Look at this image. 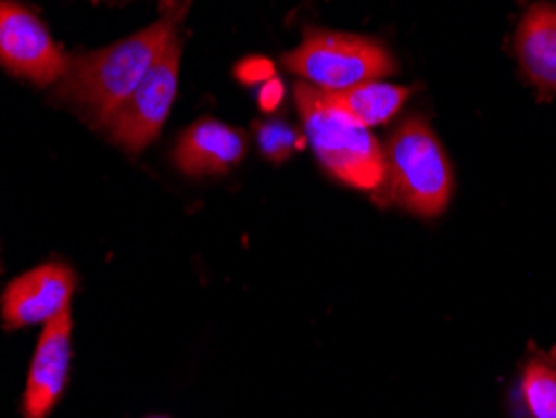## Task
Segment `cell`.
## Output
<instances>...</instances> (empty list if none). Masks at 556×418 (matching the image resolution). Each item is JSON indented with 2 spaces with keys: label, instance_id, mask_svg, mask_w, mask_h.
<instances>
[{
  "label": "cell",
  "instance_id": "1",
  "mask_svg": "<svg viewBox=\"0 0 556 418\" xmlns=\"http://www.w3.org/2000/svg\"><path fill=\"white\" fill-rule=\"evenodd\" d=\"M184 8H166V15L159 23L109 48L73 55L68 73L59 80L55 98L101 128L178 36V18L184 15Z\"/></svg>",
  "mask_w": 556,
  "mask_h": 418
},
{
  "label": "cell",
  "instance_id": "2",
  "mask_svg": "<svg viewBox=\"0 0 556 418\" xmlns=\"http://www.w3.org/2000/svg\"><path fill=\"white\" fill-rule=\"evenodd\" d=\"M304 136L326 174L354 191L374 193L381 201L387 188V155L371 128L346 116L321 88L299 84L293 88Z\"/></svg>",
  "mask_w": 556,
  "mask_h": 418
},
{
  "label": "cell",
  "instance_id": "3",
  "mask_svg": "<svg viewBox=\"0 0 556 418\" xmlns=\"http://www.w3.org/2000/svg\"><path fill=\"white\" fill-rule=\"evenodd\" d=\"M387 188L381 203H396L419 218H439L454 199L456 178L444 145L421 116L404 118L383 145Z\"/></svg>",
  "mask_w": 556,
  "mask_h": 418
},
{
  "label": "cell",
  "instance_id": "4",
  "mask_svg": "<svg viewBox=\"0 0 556 418\" xmlns=\"http://www.w3.org/2000/svg\"><path fill=\"white\" fill-rule=\"evenodd\" d=\"M283 65L321 90H346L396 71L394 55L379 40L333 30H308L301 46L283 55Z\"/></svg>",
  "mask_w": 556,
  "mask_h": 418
},
{
  "label": "cell",
  "instance_id": "5",
  "mask_svg": "<svg viewBox=\"0 0 556 418\" xmlns=\"http://www.w3.org/2000/svg\"><path fill=\"white\" fill-rule=\"evenodd\" d=\"M178 73H181V38L176 36L134 93L101 126L113 143L128 153H141L146 145H151L174 105Z\"/></svg>",
  "mask_w": 556,
  "mask_h": 418
},
{
  "label": "cell",
  "instance_id": "6",
  "mask_svg": "<svg viewBox=\"0 0 556 418\" xmlns=\"http://www.w3.org/2000/svg\"><path fill=\"white\" fill-rule=\"evenodd\" d=\"M73 55L55 43L46 23L18 0H0V65L15 78L53 86L68 73Z\"/></svg>",
  "mask_w": 556,
  "mask_h": 418
},
{
  "label": "cell",
  "instance_id": "7",
  "mask_svg": "<svg viewBox=\"0 0 556 418\" xmlns=\"http://www.w3.org/2000/svg\"><path fill=\"white\" fill-rule=\"evenodd\" d=\"M78 289L76 270L63 261H48L13 278L0 296V318L5 331L48 324L68 311Z\"/></svg>",
  "mask_w": 556,
  "mask_h": 418
},
{
  "label": "cell",
  "instance_id": "8",
  "mask_svg": "<svg viewBox=\"0 0 556 418\" xmlns=\"http://www.w3.org/2000/svg\"><path fill=\"white\" fill-rule=\"evenodd\" d=\"M71 311H63L59 318L43 326L28 368L21 404L23 418H48L63 398L71 371Z\"/></svg>",
  "mask_w": 556,
  "mask_h": 418
},
{
  "label": "cell",
  "instance_id": "9",
  "mask_svg": "<svg viewBox=\"0 0 556 418\" xmlns=\"http://www.w3.org/2000/svg\"><path fill=\"white\" fill-rule=\"evenodd\" d=\"M249 138L216 118H201L176 143L174 163L186 176H218L243 161Z\"/></svg>",
  "mask_w": 556,
  "mask_h": 418
},
{
  "label": "cell",
  "instance_id": "10",
  "mask_svg": "<svg viewBox=\"0 0 556 418\" xmlns=\"http://www.w3.org/2000/svg\"><path fill=\"white\" fill-rule=\"evenodd\" d=\"M514 51L529 84L556 96V3H536L521 15Z\"/></svg>",
  "mask_w": 556,
  "mask_h": 418
},
{
  "label": "cell",
  "instance_id": "11",
  "mask_svg": "<svg viewBox=\"0 0 556 418\" xmlns=\"http://www.w3.org/2000/svg\"><path fill=\"white\" fill-rule=\"evenodd\" d=\"M333 105L346 113V116L362 123L366 128L381 126V123L399 116L404 109L412 88L408 86H391L381 80H369V84L346 88V90H324Z\"/></svg>",
  "mask_w": 556,
  "mask_h": 418
},
{
  "label": "cell",
  "instance_id": "12",
  "mask_svg": "<svg viewBox=\"0 0 556 418\" xmlns=\"http://www.w3.org/2000/svg\"><path fill=\"white\" fill-rule=\"evenodd\" d=\"M517 398L529 418H556V349H531L519 371Z\"/></svg>",
  "mask_w": 556,
  "mask_h": 418
},
{
  "label": "cell",
  "instance_id": "13",
  "mask_svg": "<svg viewBox=\"0 0 556 418\" xmlns=\"http://www.w3.org/2000/svg\"><path fill=\"white\" fill-rule=\"evenodd\" d=\"M256 138H258L261 151H264L266 159L271 161H286L306 141V136L301 138V134H296V128L289 126L286 121L256 123Z\"/></svg>",
  "mask_w": 556,
  "mask_h": 418
},
{
  "label": "cell",
  "instance_id": "14",
  "mask_svg": "<svg viewBox=\"0 0 556 418\" xmlns=\"http://www.w3.org/2000/svg\"><path fill=\"white\" fill-rule=\"evenodd\" d=\"M236 78L247 86H261L274 78V63L261 59V55H251V59L236 65Z\"/></svg>",
  "mask_w": 556,
  "mask_h": 418
},
{
  "label": "cell",
  "instance_id": "15",
  "mask_svg": "<svg viewBox=\"0 0 556 418\" xmlns=\"http://www.w3.org/2000/svg\"><path fill=\"white\" fill-rule=\"evenodd\" d=\"M281 101H283V84L276 76L271 80H266V84L258 86V105H261V109L271 113V111L278 109V105H281Z\"/></svg>",
  "mask_w": 556,
  "mask_h": 418
},
{
  "label": "cell",
  "instance_id": "16",
  "mask_svg": "<svg viewBox=\"0 0 556 418\" xmlns=\"http://www.w3.org/2000/svg\"><path fill=\"white\" fill-rule=\"evenodd\" d=\"M161 3H163V5H166V8H176V5H186V3H178V0H161Z\"/></svg>",
  "mask_w": 556,
  "mask_h": 418
}]
</instances>
